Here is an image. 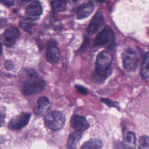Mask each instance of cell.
Instances as JSON below:
<instances>
[{"label": "cell", "instance_id": "obj_1", "mask_svg": "<svg viewBox=\"0 0 149 149\" xmlns=\"http://www.w3.org/2000/svg\"><path fill=\"white\" fill-rule=\"evenodd\" d=\"M112 59L111 53L106 51H103L98 55L95 63V73L98 80L102 81L111 74V65Z\"/></svg>", "mask_w": 149, "mask_h": 149}, {"label": "cell", "instance_id": "obj_2", "mask_svg": "<svg viewBox=\"0 0 149 149\" xmlns=\"http://www.w3.org/2000/svg\"><path fill=\"white\" fill-rule=\"evenodd\" d=\"M116 38L112 29L109 26H105L97 36L94 40V47L106 46L112 49L115 45Z\"/></svg>", "mask_w": 149, "mask_h": 149}, {"label": "cell", "instance_id": "obj_3", "mask_svg": "<svg viewBox=\"0 0 149 149\" xmlns=\"http://www.w3.org/2000/svg\"><path fill=\"white\" fill-rule=\"evenodd\" d=\"M122 58L125 69L127 71H133L136 69L139 58L136 51L130 48L125 49L122 54Z\"/></svg>", "mask_w": 149, "mask_h": 149}, {"label": "cell", "instance_id": "obj_4", "mask_svg": "<svg viewBox=\"0 0 149 149\" xmlns=\"http://www.w3.org/2000/svg\"><path fill=\"white\" fill-rule=\"evenodd\" d=\"M65 122V116L60 112L52 111L48 113L44 118L45 125L51 130H56L61 129Z\"/></svg>", "mask_w": 149, "mask_h": 149}, {"label": "cell", "instance_id": "obj_5", "mask_svg": "<svg viewBox=\"0 0 149 149\" xmlns=\"http://www.w3.org/2000/svg\"><path fill=\"white\" fill-rule=\"evenodd\" d=\"M45 86V81L38 75L30 77L24 84L22 91L25 95H30L43 90Z\"/></svg>", "mask_w": 149, "mask_h": 149}, {"label": "cell", "instance_id": "obj_6", "mask_svg": "<svg viewBox=\"0 0 149 149\" xmlns=\"http://www.w3.org/2000/svg\"><path fill=\"white\" fill-rule=\"evenodd\" d=\"M30 119V114L23 113L12 118L8 124V127L11 130H19L28 124Z\"/></svg>", "mask_w": 149, "mask_h": 149}, {"label": "cell", "instance_id": "obj_7", "mask_svg": "<svg viewBox=\"0 0 149 149\" xmlns=\"http://www.w3.org/2000/svg\"><path fill=\"white\" fill-rule=\"evenodd\" d=\"M46 57L48 61L52 63L57 62L59 59L60 52L56 42L52 40L48 41L47 48Z\"/></svg>", "mask_w": 149, "mask_h": 149}, {"label": "cell", "instance_id": "obj_8", "mask_svg": "<svg viewBox=\"0 0 149 149\" xmlns=\"http://www.w3.org/2000/svg\"><path fill=\"white\" fill-rule=\"evenodd\" d=\"M104 21L105 19L102 13L101 12H97L88 27L87 31L90 34L97 33L103 26Z\"/></svg>", "mask_w": 149, "mask_h": 149}, {"label": "cell", "instance_id": "obj_9", "mask_svg": "<svg viewBox=\"0 0 149 149\" xmlns=\"http://www.w3.org/2000/svg\"><path fill=\"white\" fill-rule=\"evenodd\" d=\"M20 36L19 30L14 27H10L6 30L3 34V42L7 47H11L15 43Z\"/></svg>", "mask_w": 149, "mask_h": 149}, {"label": "cell", "instance_id": "obj_10", "mask_svg": "<svg viewBox=\"0 0 149 149\" xmlns=\"http://www.w3.org/2000/svg\"><path fill=\"white\" fill-rule=\"evenodd\" d=\"M70 125L76 132H81L87 129L90 125L83 116L79 115H73L70 120Z\"/></svg>", "mask_w": 149, "mask_h": 149}, {"label": "cell", "instance_id": "obj_11", "mask_svg": "<svg viewBox=\"0 0 149 149\" xmlns=\"http://www.w3.org/2000/svg\"><path fill=\"white\" fill-rule=\"evenodd\" d=\"M26 12L29 18H38L42 13V8L38 1H33L28 5L26 8Z\"/></svg>", "mask_w": 149, "mask_h": 149}, {"label": "cell", "instance_id": "obj_12", "mask_svg": "<svg viewBox=\"0 0 149 149\" xmlns=\"http://www.w3.org/2000/svg\"><path fill=\"white\" fill-rule=\"evenodd\" d=\"M94 5L93 2H89L81 4L77 10V17L79 19L88 17L93 12Z\"/></svg>", "mask_w": 149, "mask_h": 149}, {"label": "cell", "instance_id": "obj_13", "mask_svg": "<svg viewBox=\"0 0 149 149\" xmlns=\"http://www.w3.org/2000/svg\"><path fill=\"white\" fill-rule=\"evenodd\" d=\"M123 144L127 149H135L136 138L134 133L125 130L123 132Z\"/></svg>", "mask_w": 149, "mask_h": 149}, {"label": "cell", "instance_id": "obj_14", "mask_svg": "<svg viewBox=\"0 0 149 149\" xmlns=\"http://www.w3.org/2000/svg\"><path fill=\"white\" fill-rule=\"evenodd\" d=\"M49 102L46 97H41L37 101V108L34 110V113L37 115H41L48 111L49 108Z\"/></svg>", "mask_w": 149, "mask_h": 149}, {"label": "cell", "instance_id": "obj_15", "mask_svg": "<svg viewBox=\"0 0 149 149\" xmlns=\"http://www.w3.org/2000/svg\"><path fill=\"white\" fill-rule=\"evenodd\" d=\"M82 133L80 132H75L70 134L68 137L67 141V147L69 149H76L77 144L81 139Z\"/></svg>", "mask_w": 149, "mask_h": 149}, {"label": "cell", "instance_id": "obj_16", "mask_svg": "<svg viewBox=\"0 0 149 149\" xmlns=\"http://www.w3.org/2000/svg\"><path fill=\"white\" fill-rule=\"evenodd\" d=\"M102 142L98 139H93L85 142L81 146V149H101Z\"/></svg>", "mask_w": 149, "mask_h": 149}, {"label": "cell", "instance_id": "obj_17", "mask_svg": "<svg viewBox=\"0 0 149 149\" xmlns=\"http://www.w3.org/2000/svg\"><path fill=\"white\" fill-rule=\"evenodd\" d=\"M141 75L144 79L149 78V52H147L144 56V58L141 67Z\"/></svg>", "mask_w": 149, "mask_h": 149}, {"label": "cell", "instance_id": "obj_18", "mask_svg": "<svg viewBox=\"0 0 149 149\" xmlns=\"http://www.w3.org/2000/svg\"><path fill=\"white\" fill-rule=\"evenodd\" d=\"M52 8L53 12L57 13L65 10L66 8V3L65 1H54L52 2Z\"/></svg>", "mask_w": 149, "mask_h": 149}, {"label": "cell", "instance_id": "obj_19", "mask_svg": "<svg viewBox=\"0 0 149 149\" xmlns=\"http://www.w3.org/2000/svg\"><path fill=\"white\" fill-rule=\"evenodd\" d=\"M20 25L24 30L31 32L32 27L34 24L31 19L23 18L20 20Z\"/></svg>", "mask_w": 149, "mask_h": 149}, {"label": "cell", "instance_id": "obj_20", "mask_svg": "<svg viewBox=\"0 0 149 149\" xmlns=\"http://www.w3.org/2000/svg\"><path fill=\"white\" fill-rule=\"evenodd\" d=\"M139 142V149H149V137L148 136H141Z\"/></svg>", "mask_w": 149, "mask_h": 149}, {"label": "cell", "instance_id": "obj_21", "mask_svg": "<svg viewBox=\"0 0 149 149\" xmlns=\"http://www.w3.org/2000/svg\"><path fill=\"white\" fill-rule=\"evenodd\" d=\"M101 101L105 103V104H107L108 106H109V107H116V108H118L119 107V106H117L116 104H118V103L115 102H113L111 100H109V99H107V98H101Z\"/></svg>", "mask_w": 149, "mask_h": 149}, {"label": "cell", "instance_id": "obj_22", "mask_svg": "<svg viewBox=\"0 0 149 149\" xmlns=\"http://www.w3.org/2000/svg\"><path fill=\"white\" fill-rule=\"evenodd\" d=\"M114 149H127L124 144L119 141H115L113 143Z\"/></svg>", "mask_w": 149, "mask_h": 149}, {"label": "cell", "instance_id": "obj_23", "mask_svg": "<svg viewBox=\"0 0 149 149\" xmlns=\"http://www.w3.org/2000/svg\"><path fill=\"white\" fill-rule=\"evenodd\" d=\"M76 88L77 89V90L78 91L79 93H81V94H87V90L86 88L84 87L83 86H80V85H76Z\"/></svg>", "mask_w": 149, "mask_h": 149}, {"label": "cell", "instance_id": "obj_24", "mask_svg": "<svg viewBox=\"0 0 149 149\" xmlns=\"http://www.w3.org/2000/svg\"><path fill=\"white\" fill-rule=\"evenodd\" d=\"M5 67L6 69H7L8 70H10L13 68V65L12 63V62L9 61H6L5 63Z\"/></svg>", "mask_w": 149, "mask_h": 149}, {"label": "cell", "instance_id": "obj_25", "mask_svg": "<svg viewBox=\"0 0 149 149\" xmlns=\"http://www.w3.org/2000/svg\"><path fill=\"white\" fill-rule=\"evenodd\" d=\"M0 2L3 3V5H5L8 6H12L13 3H14V1H10V0H5V1H0Z\"/></svg>", "mask_w": 149, "mask_h": 149}, {"label": "cell", "instance_id": "obj_26", "mask_svg": "<svg viewBox=\"0 0 149 149\" xmlns=\"http://www.w3.org/2000/svg\"><path fill=\"white\" fill-rule=\"evenodd\" d=\"M5 117V113L2 111L0 110V126H1L3 123L4 122Z\"/></svg>", "mask_w": 149, "mask_h": 149}, {"label": "cell", "instance_id": "obj_27", "mask_svg": "<svg viewBox=\"0 0 149 149\" xmlns=\"http://www.w3.org/2000/svg\"><path fill=\"white\" fill-rule=\"evenodd\" d=\"M2 47L1 43V42H0V55H1V54H2Z\"/></svg>", "mask_w": 149, "mask_h": 149}, {"label": "cell", "instance_id": "obj_28", "mask_svg": "<svg viewBox=\"0 0 149 149\" xmlns=\"http://www.w3.org/2000/svg\"><path fill=\"white\" fill-rule=\"evenodd\" d=\"M3 20H0V29H1V27L3 26Z\"/></svg>", "mask_w": 149, "mask_h": 149}]
</instances>
